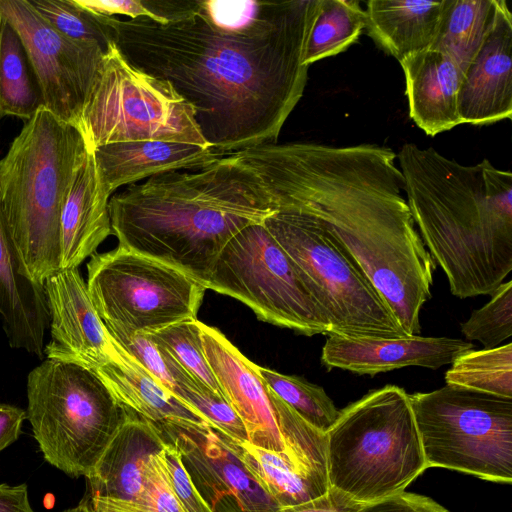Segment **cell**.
<instances>
[{"instance_id": "1", "label": "cell", "mask_w": 512, "mask_h": 512, "mask_svg": "<svg viewBox=\"0 0 512 512\" xmlns=\"http://www.w3.org/2000/svg\"><path fill=\"white\" fill-rule=\"evenodd\" d=\"M318 0L264 1L242 29H224L194 7L160 24L106 16L112 42L132 65L168 81L191 105L206 144L224 155L276 143L303 96L301 62Z\"/></svg>"}, {"instance_id": "2", "label": "cell", "mask_w": 512, "mask_h": 512, "mask_svg": "<svg viewBox=\"0 0 512 512\" xmlns=\"http://www.w3.org/2000/svg\"><path fill=\"white\" fill-rule=\"evenodd\" d=\"M274 211L308 215L358 264L407 336L419 335L436 263L402 195L396 153L377 144H264L235 153Z\"/></svg>"}, {"instance_id": "3", "label": "cell", "mask_w": 512, "mask_h": 512, "mask_svg": "<svg viewBox=\"0 0 512 512\" xmlns=\"http://www.w3.org/2000/svg\"><path fill=\"white\" fill-rule=\"evenodd\" d=\"M118 246L168 264L206 288L227 242L274 210L256 174L234 154L167 172L110 197Z\"/></svg>"}, {"instance_id": "4", "label": "cell", "mask_w": 512, "mask_h": 512, "mask_svg": "<svg viewBox=\"0 0 512 512\" xmlns=\"http://www.w3.org/2000/svg\"><path fill=\"white\" fill-rule=\"evenodd\" d=\"M397 158L418 233L452 295H492L512 271V174L404 144Z\"/></svg>"}, {"instance_id": "5", "label": "cell", "mask_w": 512, "mask_h": 512, "mask_svg": "<svg viewBox=\"0 0 512 512\" xmlns=\"http://www.w3.org/2000/svg\"><path fill=\"white\" fill-rule=\"evenodd\" d=\"M80 130L46 108L26 121L0 159V205L29 276L60 271V217L88 155Z\"/></svg>"}, {"instance_id": "6", "label": "cell", "mask_w": 512, "mask_h": 512, "mask_svg": "<svg viewBox=\"0 0 512 512\" xmlns=\"http://www.w3.org/2000/svg\"><path fill=\"white\" fill-rule=\"evenodd\" d=\"M326 458L329 488L356 503L406 491L428 469L409 394L388 384L339 410Z\"/></svg>"}, {"instance_id": "7", "label": "cell", "mask_w": 512, "mask_h": 512, "mask_svg": "<svg viewBox=\"0 0 512 512\" xmlns=\"http://www.w3.org/2000/svg\"><path fill=\"white\" fill-rule=\"evenodd\" d=\"M27 399L44 459L73 478L91 473L126 415L95 374L48 358L29 373Z\"/></svg>"}, {"instance_id": "8", "label": "cell", "mask_w": 512, "mask_h": 512, "mask_svg": "<svg viewBox=\"0 0 512 512\" xmlns=\"http://www.w3.org/2000/svg\"><path fill=\"white\" fill-rule=\"evenodd\" d=\"M263 224L309 280L329 335L408 337L358 264L314 218L274 211Z\"/></svg>"}, {"instance_id": "9", "label": "cell", "mask_w": 512, "mask_h": 512, "mask_svg": "<svg viewBox=\"0 0 512 512\" xmlns=\"http://www.w3.org/2000/svg\"><path fill=\"white\" fill-rule=\"evenodd\" d=\"M427 468L512 482V399L455 385L409 394Z\"/></svg>"}, {"instance_id": "10", "label": "cell", "mask_w": 512, "mask_h": 512, "mask_svg": "<svg viewBox=\"0 0 512 512\" xmlns=\"http://www.w3.org/2000/svg\"><path fill=\"white\" fill-rule=\"evenodd\" d=\"M78 129L90 152L143 140L208 146L191 105L168 81L127 61L113 42L84 102Z\"/></svg>"}, {"instance_id": "11", "label": "cell", "mask_w": 512, "mask_h": 512, "mask_svg": "<svg viewBox=\"0 0 512 512\" xmlns=\"http://www.w3.org/2000/svg\"><path fill=\"white\" fill-rule=\"evenodd\" d=\"M206 289L244 303L264 322L305 336L329 335L309 280L263 222L243 228L227 242Z\"/></svg>"}, {"instance_id": "12", "label": "cell", "mask_w": 512, "mask_h": 512, "mask_svg": "<svg viewBox=\"0 0 512 512\" xmlns=\"http://www.w3.org/2000/svg\"><path fill=\"white\" fill-rule=\"evenodd\" d=\"M87 274L91 302L112 336L197 319L207 290L184 272L120 246L92 255Z\"/></svg>"}, {"instance_id": "13", "label": "cell", "mask_w": 512, "mask_h": 512, "mask_svg": "<svg viewBox=\"0 0 512 512\" xmlns=\"http://www.w3.org/2000/svg\"><path fill=\"white\" fill-rule=\"evenodd\" d=\"M0 15L24 43L44 107L78 128L84 102L108 50L64 35L28 0H0Z\"/></svg>"}, {"instance_id": "14", "label": "cell", "mask_w": 512, "mask_h": 512, "mask_svg": "<svg viewBox=\"0 0 512 512\" xmlns=\"http://www.w3.org/2000/svg\"><path fill=\"white\" fill-rule=\"evenodd\" d=\"M179 450L197 491L213 512H280L244 464L237 443L210 425H154Z\"/></svg>"}, {"instance_id": "15", "label": "cell", "mask_w": 512, "mask_h": 512, "mask_svg": "<svg viewBox=\"0 0 512 512\" xmlns=\"http://www.w3.org/2000/svg\"><path fill=\"white\" fill-rule=\"evenodd\" d=\"M44 286L51 333L44 354L96 374L113 359L115 339L98 316L79 269L61 270Z\"/></svg>"}, {"instance_id": "16", "label": "cell", "mask_w": 512, "mask_h": 512, "mask_svg": "<svg viewBox=\"0 0 512 512\" xmlns=\"http://www.w3.org/2000/svg\"><path fill=\"white\" fill-rule=\"evenodd\" d=\"M457 110L461 124L512 118V14L505 0H498L492 28L463 74Z\"/></svg>"}, {"instance_id": "17", "label": "cell", "mask_w": 512, "mask_h": 512, "mask_svg": "<svg viewBox=\"0 0 512 512\" xmlns=\"http://www.w3.org/2000/svg\"><path fill=\"white\" fill-rule=\"evenodd\" d=\"M207 362L220 388L244 424L250 443L279 451L283 444L257 365L244 356L218 329L199 321Z\"/></svg>"}, {"instance_id": "18", "label": "cell", "mask_w": 512, "mask_h": 512, "mask_svg": "<svg viewBox=\"0 0 512 512\" xmlns=\"http://www.w3.org/2000/svg\"><path fill=\"white\" fill-rule=\"evenodd\" d=\"M473 348L470 341L448 337L355 339L329 335L321 362L329 369L374 376L409 366L439 369Z\"/></svg>"}, {"instance_id": "19", "label": "cell", "mask_w": 512, "mask_h": 512, "mask_svg": "<svg viewBox=\"0 0 512 512\" xmlns=\"http://www.w3.org/2000/svg\"><path fill=\"white\" fill-rule=\"evenodd\" d=\"M0 321L12 348L41 357L50 316L45 286L27 273L0 205Z\"/></svg>"}, {"instance_id": "20", "label": "cell", "mask_w": 512, "mask_h": 512, "mask_svg": "<svg viewBox=\"0 0 512 512\" xmlns=\"http://www.w3.org/2000/svg\"><path fill=\"white\" fill-rule=\"evenodd\" d=\"M101 185L111 195L152 176L207 166L225 155L209 146L143 140L110 143L92 151Z\"/></svg>"}, {"instance_id": "21", "label": "cell", "mask_w": 512, "mask_h": 512, "mask_svg": "<svg viewBox=\"0 0 512 512\" xmlns=\"http://www.w3.org/2000/svg\"><path fill=\"white\" fill-rule=\"evenodd\" d=\"M164 446L165 440L152 423L126 411L118 430L86 477L88 495L122 500L135 497L143 487L150 458Z\"/></svg>"}, {"instance_id": "22", "label": "cell", "mask_w": 512, "mask_h": 512, "mask_svg": "<svg viewBox=\"0 0 512 512\" xmlns=\"http://www.w3.org/2000/svg\"><path fill=\"white\" fill-rule=\"evenodd\" d=\"M399 63L409 116L421 130L433 137L461 124L457 98L463 73L447 55L429 48Z\"/></svg>"}, {"instance_id": "23", "label": "cell", "mask_w": 512, "mask_h": 512, "mask_svg": "<svg viewBox=\"0 0 512 512\" xmlns=\"http://www.w3.org/2000/svg\"><path fill=\"white\" fill-rule=\"evenodd\" d=\"M109 199L89 151L61 212L60 271L78 268L112 234Z\"/></svg>"}, {"instance_id": "24", "label": "cell", "mask_w": 512, "mask_h": 512, "mask_svg": "<svg viewBox=\"0 0 512 512\" xmlns=\"http://www.w3.org/2000/svg\"><path fill=\"white\" fill-rule=\"evenodd\" d=\"M95 375L124 410L153 425L194 423L211 426L197 410L166 389L116 340L113 359Z\"/></svg>"}, {"instance_id": "25", "label": "cell", "mask_w": 512, "mask_h": 512, "mask_svg": "<svg viewBox=\"0 0 512 512\" xmlns=\"http://www.w3.org/2000/svg\"><path fill=\"white\" fill-rule=\"evenodd\" d=\"M241 458L282 509L316 500L329 490L326 461L283 445L279 451L236 442Z\"/></svg>"}, {"instance_id": "26", "label": "cell", "mask_w": 512, "mask_h": 512, "mask_svg": "<svg viewBox=\"0 0 512 512\" xmlns=\"http://www.w3.org/2000/svg\"><path fill=\"white\" fill-rule=\"evenodd\" d=\"M445 0H369L365 29L373 41L400 62L429 49L436 37Z\"/></svg>"}, {"instance_id": "27", "label": "cell", "mask_w": 512, "mask_h": 512, "mask_svg": "<svg viewBox=\"0 0 512 512\" xmlns=\"http://www.w3.org/2000/svg\"><path fill=\"white\" fill-rule=\"evenodd\" d=\"M42 108V90L24 43L0 15V117L26 122Z\"/></svg>"}, {"instance_id": "28", "label": "cell", "mask_w": 512, "mask_h": 512, "mask_svg": "<svg viewBox=\"0 0 512 512\" xmlns=\"http://www.w3.org/2000/svg\"><path fill=\"white\" fill-rule=\"evenodd\" d=\"M498 0H445L430 47L447 55L464 74L492 28Z\"/></svg>"}, {"instance_id": "29", "label": "cell", "mask_w": 512, "mask_h": 512, "mask_svg": "<svg viewBox=\"0 0 512 512\" xmlns=\"http://www.w3.org/2000/svg\"><path fill=\"white\" fill-rule=\"evenodd\" d=\"M365 29V11L357 0H318L306 33L305 66L344 52Z\"/></svg>"}, {"instance_id": "30", "label": "cell", "mask_w": 512, "mask_h": 512, "mask_svg": "<svg viewBox=\"0 0 512 512\" xmlns=\"http://www.w3.org/2000/svg\"><path fill=\"white\" fill-rule=\"evenodd\" d=\"M448 385L512 399V343L470 350L456 358L445 373Z\"/></svg>"}, {"instance_id": "31", "label": "cell", "mask_w": 512, "mask_h": 512, "mask_svg": "<svg viewBox=\"0 0 512 512\" xmlns=\"http://www.w3.org/2000/svg\"><path fill=\"white\" fill-rule=\"evenodd\" d=\"M257 369L265 386L311 426L327 433L335 423L339 410L322 387L298 376L258 365Z\"/></svg>"}, {"instance_id": "32", "label": "cell", "mask_w": 512, "mask_h": 512, "mask_svg": "<svg viewBox=\"0 0 512 512\" xmlns=\"http://www.w3.org/2000/svg\"><path fill=\"white\" fill-rule=\"evenodd\" d=\"M145 333L163 347L192 378L224 396L205 357L198 319L184 320Z\"/></svg>"}, {"instance_id": "33", "label": "cell", "mask_w": 512, "mask_h": 512, "mask_svg": "<svg viewBox=\"0 0 512 512\" xmlns=\"http://www.w3.org/2000/svg\"><path fill=\"white\" fill-rule=\"evenodd\" d=\"M90 499L100 512H185L172 489L163 449L150 458L143 487L135 497L128 500Z\"/></svg>"}, {"instance_id": "34", "label": "cell", "mask_w": 512, "mask_h": 512, "mask_svg": "<svg viewBox=\"0 0 512 512\" xmlns=\"http://www.w3.org/2000/svg\"><path fill=\"white\" fill-rule=\"evenodd\" d=\"M30 3L64 35L109 49L112 40L105 15L82 7L76 0H31Z\"/></svg>"}, {"instance_id": "35", "label": "cell", "mask_w": 512, "mask_h": 512, "mask_svg": "<svg viewBox=\"0 0 512 512\" xmlns=\"http://www.w3.org/2000/svg\"><path fill=\"white\" fill-rule=\"evenodd\" d=\"M466 340L479 341L485 349L500 346L512 336V280L503 282L484 306L472 311L461 324Z\"/></svg>"}, {"instance_id": "36", "label": "cell", "mask_w": 512, "mask_h": 512, "mask_svg": "<svg viewBox=\"0 0 512 512\" xmlns=\"http://www.w3.org/2000/svg\"><path fill=\"white\" fill-rule=\"evenodd\" d=\"M175 396L197 410L213 428L231 440H248L243 422L224 396L192 377L178 386Z\"/></svg>"}, {"instance_id": "37", "label": "cell", "mask_w": 512, "mask_h": 512, "mask_svg": "<svg viewBox=\"0 0 512 512\" xmlns=\"http://www.w3.org/2000/svg\"><path fill=\"white\" fill-rule=\"evenodd\" d=\"M112 337L174 395L178 386L191 377L147 333L139 332L127 336Z\"/></svg>"}, {"instance_id": "38", "label": "cell", "mask_w": 512, "mask_h": 512, "mask_svg": "<svg viewBox=\"0 0 512 512\" xmlns=\"http://www.w3.org/2000/svg\"><path fill=\"white\" fill-rule=\"evenodd\" d=\"M163 454L172 489L185 512H213L194 486L177 447L165 441Z\"/></svg>"}, {"instance_id": "39", "label": "cell", "mask_w": 512, "mask_h": 512, "mask_svg": "<svg viewBox=\"0 0 512 512\" xmlns=\"http://www.w3.org/2000/svg\"><path fill=\"white\" fill-rule=\"evenodd\" d=\"M356 512H449L435 500L404 491L392 497L362 505Z\"/></svg>"}, {"instance_id": "40", "label": "cell", "mask_w": 512, "mask_h": 512, "mask_svg": "<svg viewBox=\"0 0 512 512\" xmlns=\"http://www.w3.org/2000/svg\"><path fill=\"white\" fill-rule=\"evenodd\" d=\"M76 2L92 12L109 17L121 15L128 19L147 18L157 22L146 0H76Z\"/></svg>"}, {"instance_id": "41", "label": "cell", "mask_w": 512, "mask_h": 512, "mask_svg": "<svg viewBox=\"0 0 512 512\" xmlns=\"http://www.w3.org/2000/svg\"><path fill=\"white\" fill-rule=\"evenodd\" d=\"M362 505L341 492L330 489L322 497L280 512H356Z\"/></svg>"}, {"instance_id": "42", "label": "cell", "mask_w": 512, "mask_h": 512, "mask_svg": "<svg viewBox=\"0 0 512 512\" xmlns=\"http://www.w3.org/2000/svg\"><path fill=\"white\" fill-rule=\"evenodd\" d=\"M25 419L26 411L22 408L0 403V452L19 438Z\"/></svg>"}, {"instance_id": "43", "label": "cell", "mask_w": 512, "mask_h": 512, "mask_svg": "<svg viewBox=\"0 0 512 512\" xmlns=\"http://www.w3.org/2000/svg\"><path fill=\"white\" fill-rule=\"evenodd\" d=\"M0 512H35L29 502L26 484H0Z\"/></svg>"}, {"instance_id": "44", "label": "cell", "mask_w": 512, "mask_h": 512, "mask_svg": "<svg viewBox=\"0 0 512 512\" xmlns=\"http://www.w3.org/2000/svg\"><path fill=\"white\" fill-rule=\"evenodd\" d=\"M63 512H100L94 507L88 495H85L77 506L64 510Z\"/></svg>"}]
</instances>
